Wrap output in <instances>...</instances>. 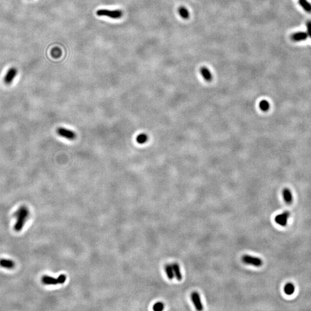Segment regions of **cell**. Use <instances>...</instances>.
I'll use <instances>...</instances> for the list:
<instances>
[{
    "label": "cell",
    "mask_w": 311,
    "mask_h": 311,
    "mask_svg": "<svg viewBox=\"0 0 311 311\" xmlns=\"http://www.w3.org/2000/svg\"><path fill=\"white\" fill-rule=\"evenodd\" d=\"M29 211L28 208L25 206H21L16 213L17 221L15 226L14 229L16 232H20L22 230L24 226L25 222L27 221V219L29 216Z\"/></svg>",
    "instance_id": "1"
},
{
    "label": "cell",
    "mask_w": 311,
    "mask_h": 311,
    "mask_svg": "<svg viewBox=\"0 0 311 311\" xmlns=\"http://www.w3.org/2000/svg\"><path fill=\"white\" fill-rule=\"evenodd\" d=\"M96 15L99 16H107L114 19H120L122 16V12L120 10H108L100 9L96 12Z\"/></svg>",
    "instance_id": "2"
},
{
    "label": "cell",
    "mask_w": 311,
    "mask_h": 311,
    "mask_svg": "<svg viewBox=\"0 0 311 311\" xmlns=\"http://www.w3.org/2000/svg\"><path fill=\"white\" fill-rule=\"evenodd\" d=\"M67 280V276L64 274L60 275L57 278H54L50 276L45 275L42 278V282L45 285H57L62 284L65 282Z\"/></svg>",
    "instance_id": "3"
},
{
    "label": "cell",
    "mask_w": 311,
    "mask_h": 311,
    "mask_svg": "<svg viewBox=\"0 0 311 311\" xmlns=\"http://www.w3.org/2000/svg\"><path fill=\"white\" fill-rule=\"evenodd\" d=\"M241 260L246 265H252L257 267L261 266L263 265V261L261 258L248 255L243 256Z\"/></svg>",
    "instance_id": "4"
},
{
    "label": "cell",
    "mask_w": 311,
    "mask_h": 311,
    "mask_svg": "<svg viewBox=\"0 0 311 311\" xmlns=\"http://www.w3.org/2000/svg\"><path fill=\"white\" fill-rule=\"evenodd\" d=\"M56 132L59 135L62 137L65 138L67 139L73 140L75 139L76 135V133L70 130L67 129L66 128H57Z\"/></svg>",
    "instance_id": "5"
},
{
    "label": "cell",
    "mask_w": 311,
    "mask_h": 311,
    "mask_svg": "<svg viewBox=\"0 0 311 311\" xmlns=\"http://www.w3.org/2000/svg\"><path fill=\"white\" fill-rule=\"evenodd\" d=\"M290 213L289 211H284L282 213L279 214L275 217V222L281 227H286L287 225L288 220L290 217Z\"/></svg>",
    "instance_id": "6"
},
{
    "label": "cell",
    "mask_w": 311,
    "mask_h": 311,
    "mask_svg": "<svg viewBox=\"0 0 311 311\" xmlns=\"http://www.w3.org/2000/svg\"><path fill=\"white\" fill-rule=\"evenodd\" d=\"M191 300L194 305L195 308L198 311L203 310V306L202 303L200 296L199 295V293H197V292H194L191 294Z\"/></svg>",
    "instance_id": "7"
},
{
    "label": "cell",
    "mask_w": 311,
    "mask_h": 311,
    "mask_svg": "<svg viewBox=\"0 0 311 311\" xmlns=\"http://www.w3.org/2000/svg\"><path fill=\"white\" fill-rule=\"evenodd\" d=\"M17 73V70L16 68H15V67L11 68L8 71L7 73L6 74L5 76L4 79V83L8 85L11 84L13 80H14V78L16 77Z\"/></svg>",
    "instance_id": "8"
},
{
    "label": "cell",
    "mask_w": 311,
    "mask_h": 311,
    "mask_svg": "<svg viewBox=\"0 0 311 311\" xmlns=\"http://www.w3.org/2000/svg\"><path fill=\"white\" fill-rule=\"evenodd\" d=\"M200 73L202 77L206 81H211L213 79V75L210 70L208 67H202L200 69Z\"/></svg>",
    "instance_id": "9"
},
{
    "label": "cell",
    "mask_w": 311,
    "mask_h": 311,
    "mask_svg": "<svg viewBox=\"0 0 311 311\" xmlns=\"http://www.w3.org/2000/svg\"><path fill=\"white\" fill-rule=\"evenodd\" d=\"M0 266L8 269H12L15 266V263L11 259H0Z\"/></svg>",
    "instance_id": "10"
},
{
    "label": "cell",
    "mask_w": 311,
    "mask_h": 311,
    "mask_svg": "<svg viewBox=\"0 0 311 311\" xmlns=\"http://www.w3.org/2000/svg\"><path fill=\"white\" fill-rule=\"evenodd\" d=\"M307 37L308 34L304 32H299L297 33H293L291 36L292 39L296 42L305 40L307 38Z\"/></svg>",
    "instance_id": "11"
},
{
    "label": "cell",
    "mask_w": 311,
    "mask_h": 311,
    "mask_svg": "<svg viewBox=\"0 0 311 311\" xmlns=\"http://www.w3.org/2000/svg\"><path fill=\"white\" fill-rule=\"evenodd\" d=\"M283 199L285 202L290 205L293 202V197L290 190L288 189H285L283 190Z\"/></svg>",
    "instance_id": "12"
},
{
    "label": "cell",
    "mask_w": 311,
    "mask_h": 311,
    "mask_svg": "<svg viewBox=\"0 0 311 311\" xmlns=\"http://www.w3.org/2000/svg\"><path fill=\"white\" fill-rule=\"evenodd\" d=\"M179 16L184 20H187L190 17V12L188 9L183 6H181L178 9Z\"/></svg>",
    "instance_id": "13"
},
{
    "label": "cell",
    "mask_w": 311,
    "mask_h": 311,
    "mask_svg": "<svg viewBox=\"0 0 311 311\" xmlns=\"http://www.w3.org/2000/svg\"><path fill=\"white\" fill-rule=\"evenodd\" d=\"M174 275L178 281H181L182 279V275L180 271V267L178 263H173L172 265Z\"/></svg>",
    "instance_id": "14"
},
{
    "label": "cell",
    "mask_w": 311,
    "mask_h": 311,
    "mask_svg": "<svg viewBox=\"0 0 311 311\" xmlns=\"http://www.w3.org/2000/svg\"><path fill=\"white\" fill-rule=\"evenodd\" d=\"M284 292L286 295H293L295 292V287L294 285L292 283H286L284 286Z\"/></svg>",
    "instance_id": "15"
},
{
    "label": "cell",
    "mask_w": 311,
    "mask_h": 311,
    "mask_svg": "<svg viewBox=\"0 0 311 311\" xmlns=\"http://www.w3.org/2000/svg\"><path fill=\"white\" fill-rule=\"evenodd\" d=\"M299 4L301 7L307 12H311V4L306 0H299Z\"/></svg>",
    "instance_id": "16"
},
{
    "label": "cell",
    "mask_w": 311,
    "mask_h": 311,
    "mask_svg": "<svg viewBox=\"0 0 311 311\" xmlns=\"http://www.w3.org/2000/svg\"><path fill=\"white\" fill-rule=\"evenodd\" d=\"M148 135L144 133L140 134L136 138L137 142L139 144H145L148 141Z\"/></svg>",
    "instance_id": "17"
},
{
    "label": "cell",
    "mask_w": 311,
    "mask_h": 311,
    "mask_svg": "<svg viewBox=\"0 0 311 311\" xmlns=\"http://www.w3.org/2000/svg\"><path fill=\"white\" fill-rule=\"evenodd\" d=\"M165 270H166V272L167 274L168 278H169V279H172L173 278H174L175 275H174L172 265H167L165 267Z\"/></svg>",
    "instance_id": "18"
},
{
    "label": "cell",
    "mask_w": 311,
    "mask_h": 311,
    "mask_svg": "<svg viewBox=\"0 0 311 311\" xmlns=\"http://www.w3.org/2000/svg\"><path fill=\"white\" fill-rule=\"evenodd\" d=\"M259 108L261 111H268L270 108V104L268 101L266 100H261L259 103Z\"/></svg>",
    "instance_id": "19"
},
{
    "label": "cell",
    "mask_w": 311,
    "mask_h": 311,
    "mask_svg": "<svg viewBox=\"0 0 311 311\" xmlns=\"http://www.w3.org/2000/svg\"><path fill=\"white\" fill-rule=\"evenodd\" d=\"M164 308V305L162 302H157L153 306V309L155 311H162Z\"/></svg>",
    "instance_id": "20"
},
{
    "label": "cell",
    "mask_w": 311,
    "mask_h": 311,
    "mask_svg": "<svg viewBox=\"0 0 311 311\" xmlns=\"http://www.w3.org/2000/svg\"><path fill=\"white\" fill-rule=\"evenodd\" d=\"M51 54L54 57L57 58L61 55V51L58 48H55L54 49L52 50Z\"/></svg>",
    "instance_id": "21"
},
{
    "label": "cell",
    "mask_w": 311,
    "mask_h": 311,
    "mask_svg": "<svg viewBox=\"0 0 311 311\" xmlns=\"http://www.w3.org/2000/svg\"><path fill=\"white\" fill-rule=\"evenodd\" d=\"M307 27V31H308V34L310 36L311 38V22H308L306 24Z\"/></svg>",
    "instance_id": "22"
}]
</instances>
